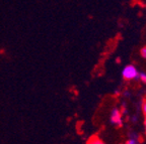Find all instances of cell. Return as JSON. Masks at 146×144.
<instances>
[{
	"label": "cell",
	"instance_id": "cell-1",
	"mask_svg": "<svg viewBox=\"0 0 146 144\" xmlns=\"http://www.w3.org/2000/svg\"><path fill=\"white\" fill-rule=\"evenodd\" d=\"M122 76L125 80L127 81H130V80H134L139 78V74H138V71L135 68L133 65H127L125 68L123 69V72H122Z\"/></svg>",
	"mask_w": 146,
	"mask_h": 144
},
{
	"label": "cell",
	"instance_id": "cell-2",
	"mask_svg": "<svg viewBox=\"0 0 146 144\" xmlns=\"http://www.w3.org/2000/svg\"><path fill=\"white\" fill-rule=\"evenodd\" d=\"M111 122L117 126H122L123 120H122V113L121 111L117 108H114L111 112Z\"/></svg>",
	"mask_w": 146,
	"mask_h": 144
},
{
	"label": "cell",
	"instance_id": "cell-3",
	"mask_svg": "<svg viewBox=\"0 0 146 144\" xmlns=\"http://www.w3.org/2000/svg\"><path fill=\"white\" fill-rule=\"evenodd\" d=\"M87 144H105L102 139L98 136H92L91 138H89V140L87 141Z\"/></svg>",
	"mask_w": 146,
	"mask_h": 144
},
{
	"label": "cell",
	"instance_id": "cell-4",
	"mask_svg": "<svg viewBox=\"0 0 146 144\" xmlns=\"http://www.w3.org/2000/svg\"><path fill=\"white\" fill-rule=\"evenodd\" d=\"M139 79L141 80L143 83L146 84V74H144V73H141V74H139Z\"/></svg>",
	"mask_w": 146,
	"mask_h": 144
},
{
	"label": "cell",
	"instance_id": "cell-5",
	"mask_svg": "<svg viewBox=\"0 0 146 144\" xmlns=\"http://www.w3.org/2000/svg\"><path fill=\"white\" fill-rule=\"evenodd\" d=\"M137 143H138V142H137L136 139H134V138H131V139L128 140L125 144H137Z\"/></svg>",
	"mask_w": 146,
	"mask_h": 144
},
{
	"label": "cell",
	"instance_id": "cell-6",
	"mask_svg": "<svg viewBox=\"0 0 146 144\" xmlns=\"http://www.w3.org/2000/svg\"><path fill=\"white\" fill-rule=\"evenodd\" d=\"M142 111H143V114L146 116V99L142 103Z\"/></svg>",
	"mask_w": 146,
	"mask_h": 144
},
{
	"label": "cell",
	"instance_id": "cell-7",
	"mask_svg": "<svg viewBox=\"0 0 146 144\" xmlns=\"http://www.w3.org/2000/svg\"><path fill=\"white\" fill-rule=\"evenodd\" d=\"M141 56H143L144 59H146V46L142 47V50H141Z\"/></svg>",
	"mask_w": 146,
	"mask_h": 144
},
{
	"label": "cell",
	"instance_id": "cell-8",
	"mask_svg": "<svg viewBox=\"0 0 146 144\" xmlns=\"http://www.w3.org/2000/svg\"><path fill=\"white\" fill-rule=\"evenodd\" d=\"M132 121H133V122H136V121H137V117H133V118H132Z\"/></svg>",
	"mask_w": 146,
	"mask_h": 144
},
{
	"label": "cell",
	"instance_id": "cell-9",
	"mask_svg": "<svg viewBox=\"0 0 146 144\" xmlns=\"http://www.w3.org/2000/svg\"><path fill=\"white\" fill-rule=\"evenodd\" d=\"M144 125H145V127H146V116H145V120H144Z\"/></svg>",
	"mask_w": 146,
	"mask_h": 144
}]
</instances>
